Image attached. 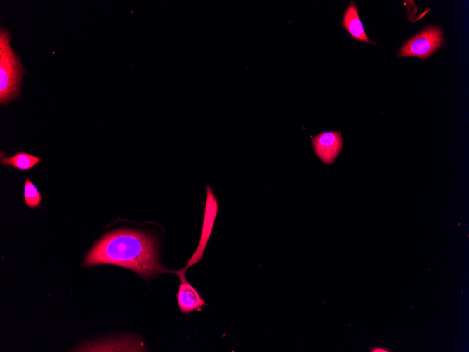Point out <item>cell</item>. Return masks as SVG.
Here are the masks:
<instances>
[{
    "label": "cell",
    "instance_id": "cell-6",
    "mask_svg": "<svg viewBox=\"0 0 469 352\" xmlns=\"http://www.w3.org/2000/svg\"><path fill=\"white\" fill-rule=\"evenodd\" d=\"M178 292L176 294L178 304L182 313H189L206 306V303L185 279L181 278Z\"/></svg>",
    "mask_w": 469,
    "mask_h": 352
},
{
    "label": "cell",
    "instance_id": "cell-3",
    "mask_svg": "<svg viewBox=\"0 0 469 352\" xmlns=\"http://www.w3.org/2000/svg\"><path fill=\"white\" fill-rule=\"evenodd\" d=\"M444 43L439 27H429L409 39L401 48L399 56H415L426 59Z\"/></svg>",
    "mask_w": 469,
    "mask_h": 352
},
{
    "label": "cell",
    "instance_id": "cell-8",
    "mask_svg": "<svg viewBox=\"0 0 469 352\" xmlns=\"http://www.w3.org/2000/svg\"><path fill=\"white\" fill-rule=\"evenodd\" d=\"M41 161V158L19 152L9 157L1 158V164L11 166L20 170H29Z\"/></svg>",
    "mask_w": 469,
    "mask_h": 352
},
{
    "label": "cell",
    "instance_id": "cell-5",
    "mask_svg": "<svg viewBox=\"0 0 469 352\" xmlns=\"http://www.w3.org/2000/svg\"><path fill=\"white\" fill-rule=\"evenodd\" d=\"M315 153L322 162L332 164L342 150L343 141L340 131L322 132L312 140Z\"/></svg>",
    "mask_w": 469,
    "mask_h": 352
},
{
    "label": "cell",
    "instance_id": "cell-7",
    "mask_svg": "<svg viewBox=\"0 0 469 352\" xmlns=\"http://www.w3.org/2000/svg\"><path fill=\"white\" fill-rule=\"evenodd\" d=\"M343 25L351 37L356 40L371 43L366 34L358 15L357 8L353 1L345 11Z\"/></svg>",
    "mask_w": 469,
    "mask_h": 352
},
{
    "label": "cell",
    "instance_id": "cell-4",
    "mask_svg": "<svg viewBox=\"0 0 469 352\" xmlns=\"http://www.w3.org/2000/svg\"><path fill=\"white\" fill-rule=\"evenodd\" d=\"M218 209V202L210 186L206 188V201L200 240L197 250L183 269L175 271L180 278L185 277V270L197 263L203 256V253L211 235Z\"/></svg>",
    "mask_w": 469,
    "mask_h": 352
},
{
    "label": "cell",
    "instance_id": "cell-9",
    "mask_svg": "<svg viewBox=\"0 0 469 352\" xmlns=\"http://www.w3.org/2000/svg\"><path fill=\"white\" fill-rule=\"evenodd\" d=\"M24 199L25 204L31 208L39 207L42 199L37 188L29 178L25 180Z\"/></svg>",
    "mask_w": 469,
    "mask_h": 352
},
{
    "label": "cell",
    "instance_id": "cell-2",
    "mask_svg": "<svg viewBox=\"0 0 469 352\" xmlns=\"http://www.w3.org/2000/svg\"><path fill=\"white\" fill-rule=\"evenodd\" d=\"M11 35L6 29L0 31V103L5 105L17 98L20 92L22 77L26 70L10 45Z\"/></svg>",
    "mask_w": 469,
    "mask_h": 352
},
{
    "label": "cell",
    "instance_id": "cell-1",
    "mask_svg": "<svg viewBox=\"0 0 469 352\" xmlns=\"http://www.w3.org/2000/svg\"><path fill=\"white\" fill-rule=\"evenodd\" d=\"M113 264L131 269L150 278L170 271L157 259L154 239L132 229L113 231L99 240L87 254L84 265Z\"/></svg>",
    "mask_w": 469,
    "mask_h": 352
},
{
    "label": "cell",
    "instance_id": "cell-10",
    "mask_svg": "<svg viewBox=\"0 0 469 352\" xmlns=\"http://www.w3.org/2000/svg\"><path fill=\"white\" fill-rule=\"evenodd\" d=\"M373 351H385V350H382V349H375V350Z\"/></svg>",
    "mask_w": 469,
    "mask_h": 352
}]
</instances>
